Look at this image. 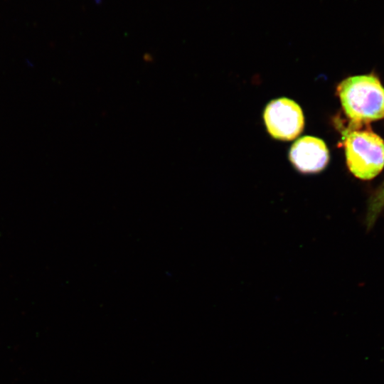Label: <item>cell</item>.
<instances>
[{
	"instance_id": "obj_4",
	"label": "cell",
	"mask_w": 384,
	"mask_h": 384,
	"mask_svg": "<svg viewBox=\"0 0 384 384\" xmlns=\"http://www.w3.org/2000/svg\"><path fill=\"white\" fill-rule=\"evenodd\" d=\"M289 159L299 171L316 173L326 167L329 161V154L321 139L305 136L293 144Z\"/></svg>"
},
{
	"instance_id": "obj_1",
	"label": "cell",
	"mask_w": 384,
	"mask_h": 384,
	"mask_svg": "<svg viewBox=\"0 0 384 384\" xmlns=\"http://www.w3.org/2000/svg\"><path fill=\"white\" fill-rule=\"evenodd\" d=\"M337 94L351 126L362 127L384 117V87L374 75L343 80Z\"/></svg>"
},
{
	"instance_id": "obj_5",
	"label": "cell",
	"mask_w": 384,
	"mask_h": 384,
	"mask_svg": "<svg viewBox=\"0 0 384 384\" xmlns=\"http://www.w3.org/2000/svg\"><path fill=\"white\" fill-rule=\"evenodd\" d=\"M384 209V181L370 197L366 217V224L370 229Z\"/></svg>"
},
{
	"instance_id": "obj_2",
	"label": "cell",
	"mask_w": 384,
	"mask_h": 384,
	"mask_svg": "<svg viewBox=\"0 0 384 384\" xmlns=\"http://www.w3.org/2000/svg\"><path fill=\"white\" fill-rule=\"evenodd\" d=\"M363 127L351 125L343 132L346 164L356 178L370 180L384 167V140Z\"/></svg>"
},
{
	"instance_id": "obj_3",
	"label": "cell",
	"mask_w": 384,
	"mask_h": 384,
	"mask_svg": "<svg viewBox=\"0 0 384 384\" xmlns=\"http://www.w3.org/2000/svg\"><path fill=\"white\" fill-rule=\"evenodd\" d=\"M264 119L269 133L281 140L295 139L302 132L304 123L300 107L287 98L271 101L265 107Z\"/></svg>"
}]
</instances>
